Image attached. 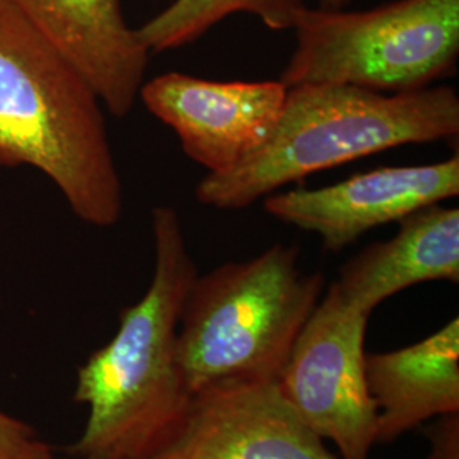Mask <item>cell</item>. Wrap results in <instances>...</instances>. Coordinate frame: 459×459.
I'll list each match as a JSON object with an SVG mask.
<instances>
[{
	"instance_id": "obj_1",
	"label": "cell",
	"mask_w": 459,
	"mask_h": 459,
	"mask_svg": "<svg viewBox=\"0 0 459 459\" xmlns=\"http://www.w3.org/2000/svg\"><path fill=\"white\" fill-rule=\"evenodd\" d=\"M155 264L145 295L125 308L115 337L77 375L75 402L89 415L70 453L82 459H150L191 405L178 359L182 308L197 278L181 216L152 212Z\"/></svg>"
},
{
	"instance_id": "obj_2",
	"label": "cell",
	"mask_w": 459,
	"mask_h": 459,
	"mask_svg": "<svg viewBox=\"0 0 459 459\" xmlns=\"http://www.w3.org/2000/svg\"><path fill=\"white\" fill-rule=\"evenodd\" d=\"M102 100L33 24L0 0V167H33L85 223L108 229L123 214Z\"/></svg>"
},
{
	"instance_id": "obj_3",
	"label": "cell",
	"mask_w": 459,
	"mask_h": 459,
	"mask_svg": "<svg viewBox=\"0 0 459 459\" xmlns=\"http://www.w3.org/2000/svg\"><path fill=\"white\" fill-rule=\"evenodd\" d=\"M453 87L381 94L341 83L288 87L269 140L227 172L206 174L195 196L214 210H244L282 186L390 148L456 140Z\"/></svg>"
},
{
	"instance_id": "obj_4",
	"label": "cell",
	"mask_w": 459,
	"mask_h": 459,
	"mask_svg": "<svg viewBox=\"0 0 459 459\" xmlns=\"http://www.w3.org/2000/svg\"><path fill=\"white\" fill-rule=\"evenodd\" d=\"M298 255V247L274 244L248 261L197 274L178 333L189 394L276 381L325 284L322 273L299 269Z\"/></svg>"
},
{
	"instance_id": "obj_5",
	"label": "cell",
	"mask_w": 459,
	"mask_h": 459,
	"mask_svg": "<svg viewBox=\"0 0 459 459\" xmlns=\"http://www.w3.org/2000/svg\"><path fill=\"white\" fill-rule=\"evenodd\" d=\"M286 87L341 83L381 94L415 92L456 72L459 0H394L366 11L307 7Z\"/></svg>"
},
{
	"instance_id": "obj_6",
	"label": "cell",
	"mask_w": 459,
	"mask_h": 459,
	"mask_svg": "<svg viewBox=\"0 0 459 459\" xmlns=\"http://www.w3.org/2000/svg\"><path fill=\"white\" fill-rule=\"evenodd\" d=\"M369 313L330 284L276 377L296 417L337 447L342 459H369L377 443V405L366 379Z\"/></svg>"
},
{
	"instance_id": "obj_7",
	"label": "cell",
	"mask_w": 459,
	"mask_h": 459,
	"mask_svg": "<svg viewBox=\"0 0 459 459\" xmlns=\"http://www.w3.org/2000/svg\"><path fill=\"white\" fill-rule=\"evenodd\" d=\"M288 87L281 81L220 82L167 72L138 99L178 134L184 153L208 174L227 172L257 152L278 125Z\"/></svg>"
},
{
	"instance_id": "obj_8",
	"label": "cell",
	"mask_w": 459,
	"mask_h": 459,
	"mask_svg": "<svg viewBox=\"0 0 459 459\" xmlns=\"http://www.w3.org/2000/svg\"><path fill=\"white\" fill-rule=\"evenodd\" d=\"M458 195L455 155L436 164L379 167L318 189L273 193L264 197V210L282 223L316 233L327 250L339 252L371 230Z\"/></svg>"
},
{
	"instance_id": "obj_9",
	"label": "cell",
	"mask_w": 459,
	"mask_h": 459,
	"mask_svg": "<svg viewBox=\"0 0 459 459\" xmlns=\"http://www.w3.org/2000/svg\"><path fill=\"white\" fill-rule=\"evenodd\" d=\"M150 459H335L290 409L276 381L193 396L178 430Z\"/></svg>"
},
{
	"instance_id": "obj_10",
	"label": "cell",
	"mask_w": 459,
	"mask_h": 459,
	"mask_svg": "<svg viewBox=\"0 0 459 459\" xmlns=\"http://www.w3.org/2000/svg\"><path fill=\"white\" fill-rule=\"evenodd\" d=\"M92 85L102 106L125 117L138 100L148 51L121 0H7Z\"/></svg>"
},
{
	"instance_id": "obj_11",
	"label": "cell",
	"mask_w": 459,
	"mask_h": 459,
	"mask_svg": "<svg viewBox=\"0 0 459 459\" xmlns=\"http://www.w3.org/2000/svg\"><path fill=\"white\" fill-rule=\"evenodd\" d=\"M386 242L366 247L341 269L333 286L362 312L422 282L459 281V210L432 204L398 221Z\"/></svg>"
},
{
	"instance_id": "obj_12",
	"label": "cell",
	"mask_w": 459,
	"mask_h": 459,
	"mask_svg": "<svg viewBox=\"0 0 459 459\" xmlns=\"http://www.w3.org/2000/svg\"><path fill=\"white\" fill-rule=\"evenodd\" d=\"M377 405V443H392L434 417L459 411V320L415 344L366 354Z\"/></svg>"
},
{
	"instance_id": "obj_13",
	"label": "cell",
	"mask_w": 459,
	"mask_h": 459,
	"mask_svg": "<svg viewBox=\"0 0 459 459\" xmlns=\"http://www.w3.org/2000/svg\"><path fill=\"white\" fill-rule=\"evenodd\" d=\"M307 7L305 0H174L136 34L150 53H164L195 43L233 14L259 17L273 31L293 30Z\"/></svg>"
},
{
	"instance_id": "obj_14",
	"label": "cell",
	"mask_w": 459,
	"mask_h": 459,
	"mask_svg": "<svg viewBox=\"0 0 459 459\" xmlns=\"http://www.w3.org/2000/svg\"><path fill=\"white\" fill-rule=\"evenodd\" d=\"M0 459H62L36 430L0 411Z\"/></svg>"
},
{
	"instance_id": "obj_15",
	"label": "cell",
	"mask_w": 459,
	"mask_h": 459,
	"mask_svg": "<svg viewBox=\"0 0 459 459\" xmlns=\"http://www.w3.org/2000/svg\"><path fill=\"white\" fill-rule=\"evenodd\" d=\"M349 0H322V7H344Z\"/></svg>"
}]
</instances>
